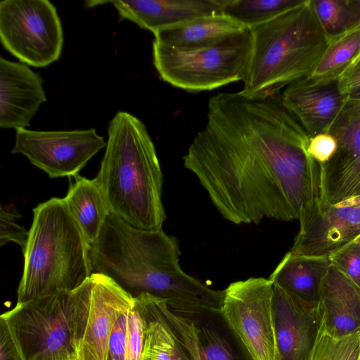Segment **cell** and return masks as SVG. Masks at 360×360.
Here are the masks:
<instances>
[{
    "label": "cell",
    "instance_id": "29",
    "mask_svg": "<svg viewBox=\"0 0 360 360\" xmlns=\"http://www.w3.org/2000/svg\"><path fill=\"white\" fill-rule=\"evenodd\" d=\"M21 215L15 210L1 206L0 210V245L8 242L17 243L25 252L30 236V231L17 222Z\"/></svg>",
    "mask_w": 360,
    "mask_h": 360
},
{
    "label": "cell",
    "instance_id": "13",
    "mask_svg": "<svg viewBox=\"0 0 360 360\" xmlns=\"http://www.w3.org/2000/svg\"><path fill=\"white\" fill-rule=\"evenodd\" d=\"M328 134L337 148L320 164L321 201L334 205L360 195V99L345 98Z\"/></svg>",
    "mask_w": 360,
    "mask_h": 360
},
{
    "label": "cell",
    "instance_id": "8",
    "mask_svg": "<svg viewBox=\"0 0 360 360\" xmlns=\"http://www.w3.org/2000/svg\"><path fill=\"white\" fill-rule=\"evenodd\" d=\"M71 291L16 303L0 316L23 360H77L68 316Z\"/></svg>",
    "mask_w": 360,
    "mask_h": 360
},
{
    "label": "cell",
    "instance_id": "21",
    "mask_svg": "<svg viewBox=\"0 0 360 360\" xmlns=\"http://www.w3.org/2000/svg\"><path fill=\"white\" fill-rule=\"evenodd\" d=\"M330 263L328 256L300 255L290 251L269 279L301 301L319 306L322 282Z\"/></svg>",
    "mask_w": 360,
    "mask_h": 360
},
{
    "label": "cell",
    "instance_id": "6",
    "mask_svg": "<svg viewBox=\"0 0 360 360\" xmlns=\"http://www.w3.org/2000/svg\"><path fill=\"white\" fill-rule=\"evenodd\" d=\"M252 49L248 30L219 44L180 49L153 43V65L161 79L188 91H211L246 76Z\"/></svg>",
    "mask_w": 360,
    "mask_h": 360
},
{
    "label": "cell",
    "instance_id": "33",
    "mask_svg": "<svg viewBox=\"0 0 360 360\" xmlns=\"http://www.w3.org/2000/svg\"><path fill=\"white\" fill-rule=\"evenodd\" d=\"M336 84L338 91L344 97L360 88V60L339 77Z\"/></svg>",
    "mask_w": 360,
    "mask_h": 360
},
{
    "label": "cell",
    "instance_id": "32",
    "mask_svg": "<svg viewBox=\"0 0 360 360\" xmlns=\"http://www.w3.org/2000/svg\"><path fill=\"white\" fill-rule=\"evenodd\" d=\"M336 148L335 138L330 134L322 133L311 138L309 150L319 163L323 164L331 158Z\"/></svg>",
    "mask_w": 360,
    "mask_h": 360
},
{
    "label": "cell",
    "instance_id": "25",
    "mask_svg": "<svg viewBox=\"0 0 360 360\" xmlns=\"http://www.w3.org/2000/svg\"><path fill=\"white\" fill-rule=\"evenodd\" d=\"M302 0H224L220 13L239 22L247 29L266 22Z\"/></svg>",
    "mask_w": 360,
    "mask_h": 360
},
{
    "label": "cell",
    "instance_id": "26",
    "mask_svg": "<svg viewBox=\"0 0 360 360\" xmlns=\"http://www.w3.org/2000/svg\"><path fill=\"white\" fill-rule=\"evenodd\" d=\"M316 17L329 38L360 22V0H313Z\"/></svg>",
    "mask_w": 360,
    "mask_h": 360
},
{
    "label": "cell",
    "instance_id": "14",
    "mask_svg": "<svg viewBox=\"0 0 360 360\" xmlns=\"http://www.w3.org/2000/svg\"><path fill=\"white\" fill-rule=\"evenodd\" d=\"M274 360H310L321 329L319 306L307 304L274 284Z\"/></svg>",
    "mask_w": 360,
    "mask_h": 360
},
{
    "label": "cell",
    "instance_id": "3",
    "mask_svg": "<svg viewBox=\"0 0 360 360\" xmlns=\"http://www.w3.org/2000/svg\"><path fill=\"white\" fill-rule=\"evenodd\" d=\"M108 139L94 179L110 212L131 226L162 229L163 175L153 142L144 124L125 111L110 121Z\"/></svg>",
    "mask_w": 360,
    "mask_h": 360
},
{
    "label": "cell",
    "instance_id": "36",
    "mask_svg": "<svg viewBox=\"0 0 360 360\" xmlns=\"http://www.w3.org/2000/svg\"><path fill=\"white\" fill-rule=\"evenodd\" d=\"M348 96L354 98L360 99V88L354 91L352 94L349 95Z\"/></svg>",
    "mask_w": 360,
    "mask_h": 360
},
{
    "label": "cell",
    "instance_id": "12",
    "mask_svg": "<svg viewBox=\"0 0 360 360\" xmlns=\"http://www.w3.org/2000/svg\"><path fill=\"white\" fill-rule=\"evenodd\" d=\"M106 146L95 129L70 131L15 130L12 153L25 155L49 177H73Z\"/></svg>",
    "mask_w": 360,
    "mask_h": 360
},
{
    "label": "cell",
    "instance_id": "23",
    "mask_svg": "<svg viewBox=\"0 0 360 360\" xmlns=\"http://www.w3.org/2000/svg\"><path fill=\"white\" fill-rule=\"evenodd\" d=\"M70 182L64 198L68 210L89 245L100 235L110 210L103 191L96 180L79 174Z\"/></svg>",
    "mask_w": 360,
    "mask_h": 360
},
{
    "label": "cell",
    "instance_id": "10",
    "mask_svg": "<svg viewBox=\"0 0 360 360\" xmlns=\"http://www.w3.org/2000/svg\"><path fill=\"white\" fill-rule=\"evenodd\" d=\"M160 304L194 360H254L221 309L162 299Z\"/></svg>",
    "mask_w": 360,
    "mask_h": 360
},
{
    "label": "cell",
    "instance_id": "4",
    "mask_svg": "<svg viewBox=\"0 0 360 360\" xmlns=\"http://www.w3.org/2000/svg\"><path fill=\"white\" fill-rule=\"evenodd\" d=\"M250 31L252 49L240 91L253 98L279 94L281 89L307 77L330 41L316 17L313 0H302Z\"/></svg>",
    "mask_w": 360,
    "mask_h": 360
},
{
    "label": "cell",
    "instance_id": "27",
    "mask_svg": "<svg viewBox=\"0 0 360 360\" xmlns=\"http://www.w3.org/2000/svg\"><path fill=\"white\" fill-rule=\"evenodd\" d=\"M310 360H360V332L334 338L320 329Z\"/></svg>",
    "mask_w": 360,
    "mask_h": 360
},
{
    "label": "cell",
    "instance_id": "37",
    "mask_svg": "<svg viewBox=\"0 0 360 360\" xmlns=\"http://www.w3.org/2000/svg\"><path fill=\"white\" fill-rule=\"evenodd\" d=\"M354 240H356L360 245V236Z\"/></svg>",
    "mask_w": 360,
    "mask_h": 360
},
{
    "label": "cell",
    "instance_id": "31",
    "mask_svg": "<svg viewBox=\"0 0 360 360\" xmlns=\"http://www.w3.org/2000/svg\"><path fill=\"white\" fill-rule=\"evenodd\" d=\"M129 309L120 316L112 330L109 341V360H124Z\"/></svg>",
    "mask_w": 360,
    "mask_h": 360
},
{
    "label": "cell",
    "instance_id": "1",
    "mask_svg": "<svg viewBox=\"0 0 360 360\" xmlns=\"http://www.w3.org/2000/svg\"><path fill=\"white\" fill-rule=\"evenodd\" d=\"M207 122L183 157L221 215L235 224L303 219L322 202L311 137L281 94L210 98Z\"/></svg>",
    "mask_w": 360,
    "mask_h": 360
},
{
    "label": "cell",
    "instance_id": "24",
    "mask_svg": "<svg viewBox=\"0 0 360 360\" xmlns=\"http://www.w3.org/2000/svg\"><path fill=\"white\" fill-rule=\"evenodd\" d=\"M360 60V22L330 38L328 46L317 65L304 79L311 84L336 82Z\"/></svg>",
    "mask_w": 360,
    "mask_h": 360
},
{
    "label": "cell",
    "instance_id": "5",
    "mask_svg": "<svg viewBox=\"0 0 360 360\" xmlns=\"http://www.w3.org/2000/svg\"><path fill=\"white\" fill-rule=\"evenodd\" d=\"M29 231L18 303L74 290L91 277L90 245L64 198H52L34 208Z\"/></svg>",
    "mask_w": 360,
    "mask_h": 360
},
{
    "label": "cell",
    "instance_id": "11",
    "mask_svg": "<svg viewBox=\"0 0 360 360\" xmlns=\"http://www.w3.org/2000/svg\"><path fill=\"white\" fill-rule=\"evenodd\" d=\"M224 290L221 310L253 359L274 360L272 281L250 278L231 283Z\"/></svg>",
    "mask_w": 360,
    "mask_h": 360
},
{
    "label": "cell",
    "instance_id": "16",
    "mask_svg": "<svg viewBox=\"0 0 360 360\" xmlns=\"http://www.w3.org/2000/svg\"><path fill=\"white\" fill-rule=\"evenodd\" d=\"M43 80L27 65L0 58V127L26 129L46 101Z\"/></svg>",
    "mask_w": 360,
    "mask_h": 360
},
{
    "label": "cell",
    "instance_id": "18",
    "mask_svg": "<svg viewBox=\"0 0 360 360\" xmlns=\"http://www.w3.org/2000/svg\"><path fill=\"white\" fill-rule=\"evenodd\" d=\"M224 0H136L92 1L109 3L121 19L130 20L142 29L156 31L196 18L220 13Z\"/></svg>",
    "mask_w": 360,
    "mask_h": 360
},
{
    "label": "cell",
    "instance_id": "7",
    "mask_svg": "<svg viewBox=\"0 0 360 360\" xmlns=\"http://www.w3.org/2000/svg\"><path fill=\"white\" fill-rule=\"evenodd\" d=\"M134 297L109 277L93 274L71 291L68 316L77 360H109V341L120 316Z\"/></svg>",
    "mask_w": 360,
    "mask_h": 360
},
{
    "label": "cell",
    "instance_id": "28",
    "mask_svg": "<svg viewBox=\"0 0 360 360\" xmlns=\"http://www.w3.org/2000/svg\"><path fill=\"white\" fill-rule=\"evenodd\" d=\"M144 318L140 306L134 302L128 311L124 360H141L144 344Z\"/></svg>",
    "mask_w": 360,
    "mask_h": 360
},
{
    "label": "cell",
    "instance_id": "15",
    "mask_svg": "<svg viewBox=\"0 0 360 360\" xmlns=\"http://www.w3.org/2000/svg\"><path fill=\"white\" fill-rule=\"evenodd\" d=\"M300 224L290 251L329 256L360 236V207H340L321 202Z\"/></svg>",
    "mask_w": 360,
    "mask_h": 360
},
{
    "label": "cell",
    "instance_id": "30",
    "mask_svg": "<svg viewBox=\"0 0 360 360\" xmlns=\"http://www.w3.org/2000/svg\"><path fill=\"white\" fill-rule=\"evenodd\" d=\"M328 257L331 263L349 276L360 288V245L356 240Z\"/></svg>",
    "mask_w": 360,
    "mask_h": 360
},
{
    "label": "cell",
    "instance_id": "34",
    "mask_svg": "<svg viewBox=\"0 0 360 360\" xmlns=\"http://www.w3.org/2000/svg\"><path fill=\"white\" fill-rule=\"evenodd\" d=\"M0 360H23L8 328L0 318Z\"/></svg>",
    "mask_w": 360,
    "mask_h": 360
},
{
    "label": "cell",
    "instance_id": "20",
    "mask_svg": "<svg viewBox=\"0 0 360 360\" xmlns=\"http://www.w3.org/2000/svg\"><path fill=\"white\" fill-rule=\"evenodd\" d=\"M244 25L221 13L196 18L153 33L154 41L180 49L213 46L246 30Z\"/></svg>",
    "mask_w": 360,
    "mask_h": 360
},
{
    "label": "cell",
    "instance_id": "19",
    "mask_svg": "<svg viewBox=\"0 0 360 360\" xmlns=\"http://www.w3.org/2000/svg\"><path fill=\"white\" fill-rule=\"evenodd\" d=\"M321 330L334 338L360 332V288L330 263L323 278L319 300Z\"/></svg>",
    "mask_w": 360,
    "mask_h": 360
},
{
    "label": "cell",
    "instance_id": "9",
    "mask_svg": "<svg viewBox=\"0 0 360 360\" xmlns=\"http://www.w3.org/2000/svg\"><path fill=\"white\" fill-rule=\"evenodd\" d=\"M0 39L21 63L36 68L58 60L63 32L55 6L48 0L0 2Z\"/></svg>",
    "mask_w": 360,
    "mask_h": 360
},
{
    "label": "cell",
    "instance_id": "2",
    "mask_svg": "<svg viewBox=\"0 0 360 360\" xmlns=\"http://www.w3.org/2000/svg\"><path fill=\"white\" fill-rule=\"evenodd\" d=\"M180 255L176 237L134 227L112 212L89 246L91 274L109 277L134 297L148 293L167 302L185 300L193 290Z\"/></svg>",
    "mask_w": 360,
    "mask_h": 360
},
{
    "label": "cell",
    "instance_id": "17",
    "mask_svg": "<svg viewBox=\"0 0 360 360\" xmlns=\"http://www.w3.org/2000/svg\"><path fill=\"white\" fill-rule=\"evenodd\" d=\"M336 82L311 84L304 79L281 93L283 105L311 138L329 133L344 103Z\"/></svg>",
    "mask_w": 360,
    "mask_h": 360
},
{
    "label": "cell",
    "instance_id": "22",
    "mask_svg": "<svg viewBox=\"0 0 360 360\" xmlns=\"http://www.w3.org/2000/svg\"><path fill=\"white\" fill-rule=\"evenodd\" d=\"M135 299L144 318L141 360H194L164 314L160 298L141 293Z\"/></svg>",
    "mask_w": 360,
    "mask_h": 360
},
{
    "label": "cell",
    "instance_id": "35",
    "mask_svg": "<svg viewBox=\"0 0 360 360\" xmlns=\"http://www.w3.org/2000/svg\"><path fill=\"white\" fill-rule=\"evenodd\" d=\"M337 207H360V195L354 196L350 198H348L344 201H342L336 205H334Z\"/></svg>",
    "mask_w": 360,
    "mask_h": 360
}]
</instances>
